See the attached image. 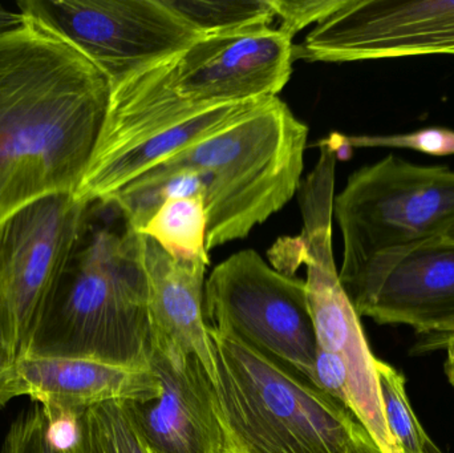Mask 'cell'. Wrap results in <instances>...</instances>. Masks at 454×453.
I'll return each instance as SVG.
<instances>
[{"instance_id": "cell-20", "label": "cell", "mask_w": 454, "mask_h": 453, "mask_svg": "<svg viewBox=\"0 0 454 453\" xmlns=\"http://www.w3.org/2000/svg\"><path fill=\"white\" fill-rule=\"evenodd\" d=\"M379 388L387 427L400 453H426V433L410 403L405 378L394 366L376 358Z\"/></svg>"}, {"instance_id": "cell-6", "label": "cell", "mask_w": 454, "mask_h": 453, "mask_svg": "<svg viewBox=\"0 0 454 453\" xmlns=\"http://www.w3.org/2000/svg\"><path fill=\"white\" fill-rule=\"evenodd\" d=\"M335 154L320 152L317 167L299 185L303 230L283 237L269 250L275 270L295 276L306 265V292L317 348L341 359L348 374L349 402L356 419L384 453H400L387 427L379 388L376 358L363 332L360 316L339 278L333 250Z\"/></svg>"}, {"instance_id": "cell-4", "label": "cell", "mask_w": 454, "mask_h": 453, "mask_svg": "<svg viewBox=\"0 0 454 453\" xmlns=\"http://www.w3.org/2000/svg\"><path fill=\"white\" fill-rule=\"evenodd\" d=\"M293 40L275 26L204 35L112 88L103 130L121 132L217 104L278 98L293 74Z\"/></svg>"}, {"instance_id": "cell-15", "label": "cell", "mask_w": 454, "mask_h": 453, "mask_svg": "<svg viewBox=\"0 0 454 453\" xmlns=\"http://www.w3.org/2000/svg\"><path fill=\"white\" fill-rule=\"evenodd\" d=\"M23 396L40 404L59 425L108 402H146L160 395L149 370H130L76 358L24 355L18 359Z\"/></svg>"}, {"instance_id": "cell-9", "label": "cell", "mask_w": 454, "mask_h": 453, "mask_svg": "<svg viewBox=\"0 0 454 453\" xmlns=\"http://www.w3.org/2000/svg\"><path fill=\"white\" fill-rule=\"evenodd\" d=\"M90 205L48 194L0 223V342L21 358L88 230Z\"/></svg>"}, {"instance_id": "cell-28", "label": "cell", "mask_w": 454, "mask_h": 453, "mask_svg": "<svg viewBox=\"0 0 454 453\" xmlns=\"http://www.w3.org/2000/svg\"><path fill=\"white\" fill-rule=\"evenodd\" d=\"M26 21V16L20 11H11L0 5V35L12 31Z\"/></svg>"}, {"instance_id": "cell-3", "label": "cell", "mask_w": 454, "mask_h": 453, "mask_svg": "<svg viewBox=\"0 0 454 453\" xmlns=\"http://www.w3.org/2000/svg\"><path fill=\"white\" fill-rule=\"evenodd\" d=\"M223 453H347L356 417L295 370L207 327Z\"/></svg>"}, {"instance_id": "cell-16", "label": "cell", "mask_w": 454, "mask_h": 453, "mask_svg": "<svg viewBox=\"0 0 454 453\" xmlns=\"http://www.w3.org/2000/svg\"><path fill=\"white\" fill-rule=\"evenodd\" d=\"M141 250L148 279L152 348L172 359L196 355L213 382L215 366L204 318L209 263L176 260L143 234Z\"/></svg>"}, {"instance_id": "cell-1", "label": "cell", "mask_w": 454, "mask_h": 453, "mask_svg": "<svg viewBox=\"0 0 454 453\" xmlns=\"http://www.w3.org/2000/svg\"><path fill=\"white\" fill-rule=\"evenodd\" d=\"M111 92L106 74L43 21L26 16L0 35V223L48 194L76 193Z\"/></svg>"}, {"instance_id": "cell-12", "label": "cell", "mask_w": 454, "mask_h": 453, "mask_svg": "<svg viewBox=\"0 0 454 453\" xmlns=\"http://www.w3.org/2000/svg\"><path fill=\"white\" fill-rule=\"evenodd\" d=\"M359 316L405 324L416 334L454 319V241L429 239L384 253L339 277Z\"/></svg>"}, {"instance_id": "cell-22", "label": "cell", "mask_w": 454, "mask_h": 453, "mask_svg": "<svg viewBox=\"0 0 454 453\" xmlns=\"http://www.w3.org/2000/svg\"><path fill=\"white\" fill-rule=\"evenodd\" d=\"M330 138L339 153L344 148H397L412 149L431 156L454 154V130L448 128H423L415 132L388 136H344L333 133Z\"/></svg>"}, {"instance_id": "cell-31", "label": "cell", "mask_w": 454, "mask_h": 453, "mask_svg": "<svg viewBox=\"0 0 454 453\" xmlns=\"http://www.w3.org/2000/svg\"><path fill=\"white\" fill-rule=\"evenodd\" d=\"M445 237H448V238L452 239V241H454V228L450 229V230L448 231L447 236Z\"/></svg>"}, {"instance_id": "cell-13", "label": "cell", "mask_w": 454, "mask_h": 453, "mask_svg": "<svg viewBox=\"0 0 454 453\" xmlns=\"http://www.w3.org/2000/svg\"><path fill=\"white\" fill-rule=\"evenodd\" d=\"M149 369L160 382L152 401L125 402L148 453H223L212 378L196 355L172 359L152 348Z\"/></svg>"}, {"instance_id": "cell-23", "label": "cell", "mask_w": 454, "mask_h": 453, "mask_svg": "<svg viewBox=\"0 0 454 453\" xmlns=\"http://www.w3.org/2000/svg\"><path fill=\"white\" fill-rule=\"evenodd\" d=\"M343 0H275L278 28L293 37L309 24H317L340 7Z\"/></svg>"}, {"instance_id": "cell-8", "label": "cell", "mask_w": 454, "mask_h": 453, "mask_svg": "<svg viewBox=\"0 0 454 453\" xmlns=\"http://www.w3.org/2000/svg\"><path fill=\"white\" fill-rule=\"evenodd\" d=\"M207 327L311 380L317 342L306 281L270 268L247 249L221 262L205 284Z\"/></svg>"}, {"instance_id": "cell-10", "label": "cell", "mask_w": 454, "mask_h": 453, "mask_svg": "<svg viewBox=\"0 0 454 453\" xmlns=\"http://www.w3.org/2000/svg\"><path fill=\"white\" fill-rule=\"evenodd\" d=\"M18 7L79 48L112 88L204 36L165 0H21Z\"/></svg>"}, {"instance_id": "cell-26", "label": "cell", "mask_w": 454, "mask_h": 453, "mask_svg": "<svg viewBox=\"0 0 454 453\" xmlns=\"http://www.w3.org/2000/svg\"><path fill=\"white\" fill-rule=\"evenodd\" d=\"M454 343V319L442 324L431 332L416 334V342L412 348L413 354L432 353L445 350L448 345Z\"/></svg>"}, {"instance_id": "cell-29", "label": "cell", "mask_w": 454, "mask_h": 453, "mask_svg": "<svg viewBox=\"0 0 454 453\" xmlns=\"http://www.w3.org/2000/svg\"><path fill=\"white\" fill-rule=\"evenodd\" d=\"M445 351H447V361L444 364L445 374L454 387V343L448 345Z\"/></svg>"}, {"instance_id": "cell-18", "label": "cell", "mask_w": 454, "mask_h": 453, "mask_svg": "<svg viewBox=\"0 0 454 453\" xmlns=\"http://www.w3.org/2000/svg\"><path fill=\"white\" fill-rule=\"evenodd\" d=\"M69 453H148L130 422L125 402L90 407L71 422Z\"/></svg>"}, {"instance_id": "cell-30", "label": "cell", "mask_w": 454, "mask_h": 453, "mask_svg": "<svg viewBox=\"0 0 454 453\" xmlns=\"http://www.w3.org/2000/svg\"><path fill=\"white\" fill-rule=\"evenodd\" d=\"M424 449H426V453H445L439 449V446L429 436H427L426 441H424Z\"/></svg>"}, {"instance_id": "cell-19", "label": "cell", "mask_w": 454, "mask_h": 453, "mask_svg": "<svg viewBox=\"0 0 454 453\" xmlns=\"http://www.w3.org/2000/svg\"><path fill=\"white\" fill-rule=\"evenodd\" d=\"M165 3L201 35L272 27L278 20L275 0H165Z\"/></svg>"}, {"instance_id": "cell-5", "label": "cell", "mask_w": 454, "mask_h": 453, "mask_svg": "<svg viewBox=\"0 0 454 453\" xmlns=\"http://www.w3.org/2000/svg\"><path fill=\"white\" fill-rule=\"evenodd\" d=\"M307 137V125L287 104L272 98L157 167L189 168L201 176L210 252L245 238L293 199L301 183Z\"/></svg>"}, {"instance_id": "cell-17", "label": "cell", "mask_w": 454, "mask_h": 453, "mask_svg": "<svg viewBox=\"0 0 454 453\" xmlns=\"http://www.w3.org/2000/svg\"><path fill=\"white\" fill-rule=\"evenodd\" d=\"M140 234L153 239L176 260L201 261L210 265L204 197L167 199Z\"/></svg>"}, {"instance_id": "cell-2", "label": "cell", "mask_w": 454, "mask_h": 453, "mask_svg": "<svg viewBox=\"0 0 454 453\" xmlns=\"http://www.w3.org/2000/svg\"><path fill=\"white\" fill-rule=\"evenodd\" d=\"M26 355L76 358L149 370V290L141 234L85 233L48 301Z\"/></svg>"}, {"instance_id": "cell-27", "label": "cell", "mask_w": 454, "mask_h": 453, "mask_svg": "<svg viewBox=\"0 0 454 453\" xmlns=\"http://www.w3.org/2000/svg\"><path fill=\"white\" fill-rule=\"evenodd\" d=\"M347 453H384L376 443L375 439L365 430L364 426L356 420L352 428L351 441Z\"/></svg>"}, {"instance_id": "cell-14", "label": "cell", "mask_w": 454, "mask_h": 453, "mask_svg": "<svg viewBox=\"0 0 454 453\" xmlns=\"http://www.w3.org/2000/svg\"><path fill=\"white\" fill-rule=\"evenodd\" d=\"M263 100L218 104L154 125L104 148H96L76 196L106 204L120 189L173 154L231 127L263 105Z\"/></svg>"}, {"instance_id": "cell-24", "label": "cell", "mask_w": 454, "mask_h": 453, "mask_svg": "<svg viewBox=\"0 0 454 453\" xmlns=\"http://www.w3.org/2000/svg\"><path fill=\"white\" fill-rule=\"evenodd\" d=\"M311 382L323 393L333 396L351 410L348 374L340 358L317 348Z\"/></svg>"}, {"instance_id": "cell-25", "label": "cell", "mask_w": 454, "mask_h": 453, "mask_svg": "<svg viewBox=\"0 0 454 453\" xmlns=\"http://www.w3.org/2000/svg\"><path fill=\"white\" fill-rule=\"evenodd\" d=\"M18 396H23L18 358L0 342V409Z\"/></svg>"}, {"instance_id": "cell-7", "label": "cell", "mask_w": 454, "mask_h": 453, "mask_svg": "<svg viewBox=\"0 0 454 453\" xmlns=\"http://www.w3.org/2000/svg\"><path fill=\"white\" fill-rule=\"evenodd\" d=\"M343 237L339 277L392 250L447 236L454 228V170L388 154L352 173L333 199Z\"/></svg>"}, {"instance_id": "cell-21", "label": "cell", "mask_w": 454, "mask_h": 453, "mask_svg": "<svg viewBox=\"0 0 454 453\" xmlns=\"http://www.w3.org/2000/svg\"><path fill=\"white\" fill-rule=\"evenodd\" d=\"M60 431L61 426L35 403L13 420L0 453H69Z\"/></svg>"}, {"instance_id": "cell-11", "label": "cell", "mask_w": 454, "mask_h": 453, "mask_svg": "<svg viewBox=\"0 0 454 453\" xmlns=\"http://www.w3.org/2000/svg\"><path fill=\"white\" fill-rule=\"evenodd\" d=\"M454 56V0H343L295 45L307 61Z\"/></svg>"}]
</instances>
